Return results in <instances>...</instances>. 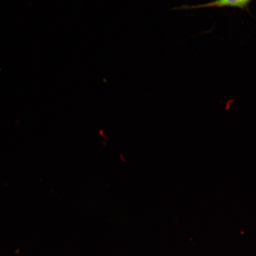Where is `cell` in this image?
Wrapping results in <instances>:
<instances>
[{"label":"cell","mask_w":256,"mask_h":256,"mask_svg":"<svg viewBox=\"0 0 256 256\" xmlns=\"http://www.w3.org/2000/svg\"><path fill=\"white\" fill-rule=\"evenodd\" d=\"M16 124H18L20 122V120L18 119L15 121Z\"/></svg>","instance_id":"obj_2"},{"label":"cell","mask_w":256,"mask_h":256,"mask_svg":"<svg viewBox=\"0 0 256 256\" xmlns=\"http://www.w3.org/2000/svg\"><path fill=\"white\" fill-rule=\"evenodd\" d=\"M252 0H215V1L206 3V4L184 7L182 8L196 9L208 8H235L246 9Z\"/></svg>","instance_id":"obj_1"}]
</instances>
